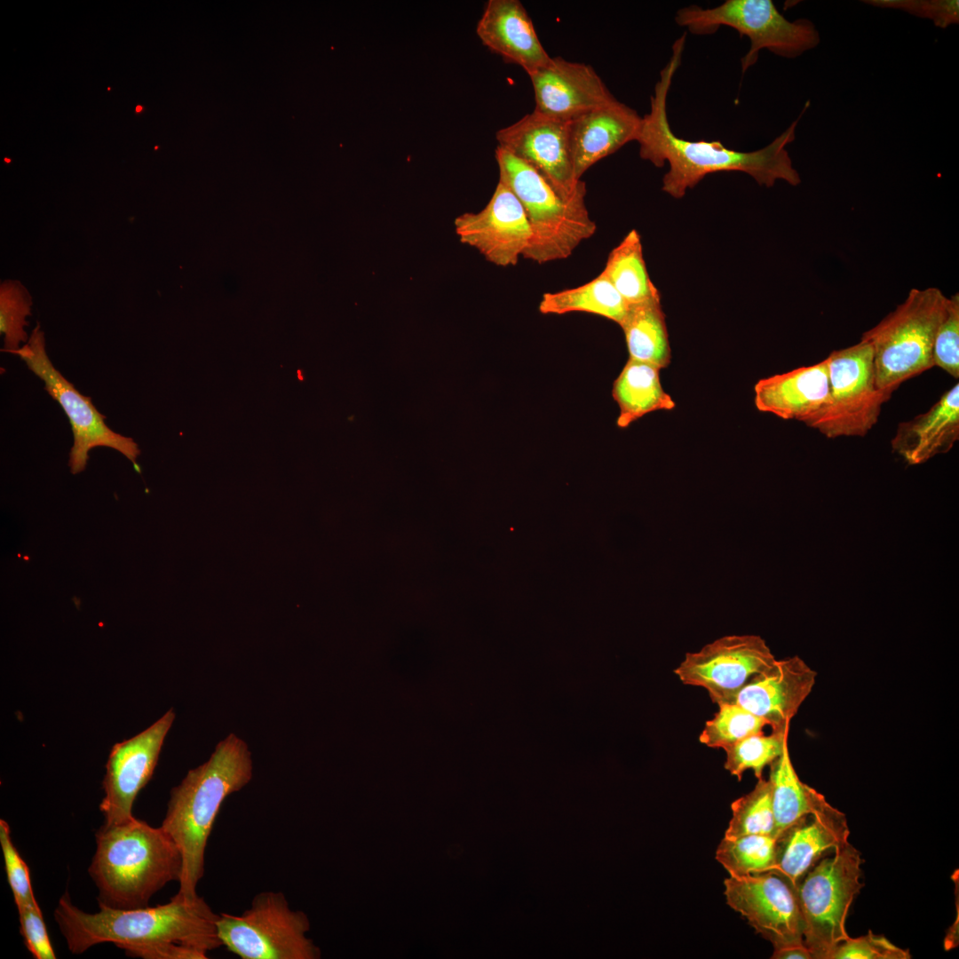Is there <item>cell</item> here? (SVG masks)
I'll return each mask as SVG.
<instances>
[{
	"instance_id": "3957f363",
	"label": "cell",
	"mask_w": 959,
	"mask_h": 959,
	"mask_svg": "<svg viewBox=\"0 0 959 959\" xmlns=\"http://www.w3.org/2000/svg\"><path fill=\"white\" fill-rule=\"evenodd\" d=\"M253 765L247 744L234 733L220 741L209 760L188 771L170 791L161 827L178 846L182 870L178 893L194 900L204 875L209 836L226 798L246 786Z\"/></svg>"
},
{
	"instance_id": "4316f807",
	"label": "cell",
	"mask_w": 959,
	"mask_h": 959,
	"mask_svg": "<svg viewBox=\"0 0 959 959\" xmlns=\"http://www.w3.org/2000/svg\"><path fill=\"white\" fill-rule=\"evenodd\" d=\"M768 781L775 820V836L809 814L820 793L802 782L792 764L789 743L771 765Z\"/></svg>"
},
{
	"instance_id": "6da1fadb",
	"label": "cell",
	"mask_w": 959,
	"mask_h": 959,
	"mask_svg": "<svg viewBox=\"0 0 959 959\" xmlns=\"http://www.w3.org/2000/svg\"><path fill=\"white\" fill-rule=\"evenodd\" d=\"M99 907L88 913L72 903L67 892L59 898L53 915L72 954L113 943L132 957L206 959L222 947L219 914L200 896L186 900L177 892L165 904L131 909Z\"/></svg>"
},
{
	"instance_id": "74e56055",
	"label": "cell",
	"mask_w": 959,
	"mask_h": 959,
	"mask_svg": "<svg viewBox=\"0 0 959 959\" xmlns=\"http://www.w3.org/2000/svg\"><path fill=\"white\" fill-rule=\"evenodd\" d=\"M20 931L27 949L36 959H55L41 908L36 900L17 907Z\"/></svg>"
},
{
	"instance_id": "1f68e13d",
	"label": "cell",
	"mask_w": 959,
	"mask_h": 959,
	"mask_svg": "<svg viewBox=\"0 0 959 959\" xmlns=\"http://www.w3.org/2000/svg\"><path fill=\"white\" fill-rule=\"evenodd\" d=\"M766 725V721L734 702L721 703L705 723L699 741L707 747L725 749L747 736L763 733Z\"/></svg>"
},
{
	"instance_id": "ffe728a7",
	"label": "cell",
	"mask_w": 959,
	"mask_h": 959,
	"mask_svg": "<svg viewBox=\"0 0 959 959\" xmlns=\"http://www.w3.org/2000/svg\"><path fill=\"white\" fill-rule=\"evenodd\" d=\"M642 117L616 99L568 121V141L575 177L638 136Z\"/></svg>"
},
{
	"instance_id": "f1b7e54d",
	"label": "cell",
	"mask_w": 959,
	"mask_h": 959,
	"mask_svg": "<svg viewBox=\"0 0 959 959\" xmlns=\"http://www.w3.org/2000/svg\"><path fill=\"white\" fill-rule=\"evenodd\" d=\"M776 837L747 835L725 837L716 851V860L729 876H743L771 871L775 859Z\"/></svg>"
},
{
	"instance_id": "8d00e7d4",
	"label": "cell",
	"mask_w": 959,
	"mask_h": 959,
	"mask_svg": "<svg viewBox=\"0 0 959 959\" xmlns=\"http://www.w3.org/2000/svg\"><path fill=\"white\" fill-rule=\"evenodd\" d=\"M907 949L900 948L883 935L868 934L842 941L834 949L830 959H909Z\"/></svg>"
},
{
	"instance_id": "cb8c5ba5",
	"label": "cell",
	"mask_w": 959,
	"mask_h": 959,
	"mask_svg": "<svg viewBox=\"0 0 959 959\" xmlns=\"http://www.w3.org/2000/svg\"><path fill=\"white\" fill-rule=\"evenodd\" d=\"M660 370L649 363L627 361L612 388V396L619 408L616 419L619 428H627L649 413L675 408V401L662 385Z\"/></svg>"
},
{
	"instance_id": "f546056e",
	"label": "cell",
	"mask_w": 959,
	"mask_h": 959,
	"mask_svg": "<svg viewBox=\"0 0 959 959\" xmlns=\"http://www.w3.org/2000/svg\"><path fill=\"white\" fill-rule=\"evenodd\" d=\"M732 818L725 837L734 838L747 835L775 836V820L772 803V789L768 780L757 779L754 789L731 804Z\"/></svg>"
},
{
	"instance_id": "4fadbf2b",
	"label": "cell",
	"mask_w": 959,
	"mask_h": 959,
	"mask_svg": "<svg viewBox=\"0 0 959 959\" xmlns=\"http://www.w3.org/2000/svg\"><path fill=\"white\" fill-rule=\"evenodd\" d=\"M498 146L534 168L566 201L585 199L586 186L575 177L568 121L536 111L496 131Z\"/></svg>"
},
{
	"instance_id": "44dd1931",
	"label": "cell",
	"mask_w": 959,
	"mask_h": 959,
	"mask_svg": "<svg viewBox=\"0 0 959 959\" xmlns=\"http://www.w3.org/2000/svg\"><path fill=\"white\" fill-rule=\"evenodd\" d=\"M476 34L488 50L505 62L519 65L528 75L551 59L519 0H489L477 23Z\"/></svg>"
},
{
	"instance_id": "f35d334b",
	"label": "cell",
	"mask_w": 959,
	"mask_h": 959,
	"mask_svg": "<svg viewBox=\"0 0 959 959\" xmlns=\"http://www.w3.org/2000/svg\"><path fill=\"white\" fill-rule=\"evenodd\" d=\"M773 959H813L804 943L791 944L773 948Z\"/></svg>"
},
{
	"instance_id": "603a6c76",
	"label": "cell",
	"mask_w": 959,
	"mask_h": 959,
	"mask_svg": "<svg viewBox=\"0 0 959 959\" xmlns=\"http://www.w3.org/2000/svg\"><path fill=\"white\" fill-rule=\"evenodd\" d=\"M959 440V384L946 391L930 409L900 423L892 450L909 464L927 462L951 450Z\"/></svg>"
},
{
	"instance_id": "d590c367",
	"label": "cell",
	"mask_w": 959,
	"mask_h": 959,
	"mask_svg": "<svg viewBox=\"0 0 959 959\" xmlns=\"http://www.w3.org/2000/svg\"><path fill=\"white\" fill-rule=\"evenodd\" d=\"M879 8L896 9L915 17L928 19L934 26L947 28L959 23L958 0H864Z\"/></svg>"
},
{
	"instance_id": "ac0fdd59",
	"label": "cell",
	"mask_w": 959,
	"mask_h": 959,
	"mask_svg": "<svg viewBox=\"0 0 959 959\" xmlns=\"http://www.w3.org/2000/svg\"><path fill=\"white\" fill-rule=\"evenodd\" d=\"M528 76L535 111L554 119L567 122L615 99L590 66L561 57L551 58Z\"/></svg>"
},
{
	"instance_id": "d4e9b609",
	"label": "cell",
	"mask_w": 959,
	"mask_h": 959,
	"mask_svg": "<svg viewBox=\"0 0 959 959\" xmlns=\"http://www.w3.org/2000/svg\"><path fill=\"white\" fill-rule=\"evenodd\" d=\"M629 352V359L652 364L660 369L671 360L665 314L660 297L629 305L620 324Z\"/></svg>"
},
{
	"instance_id": "2e32d148",
	"label": "cell",
	"mask_w": 959,
	"mask_h": 959,
	"mask_svg": "<svg viewBox=\"0 0 959 959\" xmlns=\"http://www.w3.org/2000/svg\"><path fill=\"white\" fill-rule=\"evenodd\" d=\"M454 226L462 243L502 267L516 266L532 238L522 204L500 180L485 208L456 217Z\"/></svg>"
},
{
	"instance_id": "52a82bcc",
	"label": "cell",
	"mask_w": 959,
	"mask_h": 959,
	"mask_svg": "<svg viewBox=\"0 0 959 959\" xmlns=\"http://www.w3.org/2000/svg\"><path fill=\"white\" fill-rule=\"evenodd\" d=\"M862 859L849 842L822 857L798 881L794 892L803 920V940L813 959H830L849 935L845 921L862 887Z\"/></svg>"
},
{
	"instance_id": "d6986e66",
	"label": "cell",
	"mask_w": 959,
	"mask_h": 959,
	"mask_svg": "<svg viewBox=\"0 0 959 959\" xmlns=\"http://www.w3.org/2000/svg\"><path fill=\"white\" fill-rule=\"evenodd\" d=\"M816 678L817 672L798 656L776 660L753 677L733 702L766 721L773 731L783 730L812 693Z\"/></svg>"
},
{
	"instance_id": "7c38bea8",
	"label": "cell",
	"mask_w": 959,
	"mask_h": 959,
	"mask_svg": "<svg viewBox=\"0 0 959 959\" xmlns=\"http://www.w3.org/2000/svg\"><path fill=\"white\" fill-rule=\"evenodd\" d=\"M776 661L757 635H729L687 653L674 670L684 685L704 688L716 704L733 702L738 692Z\"/></svg>"
},
{
	"instance_id": "e575fe53",
	"label": "cell",
	"mask_w": 959,
	"mask_h": 959,
	"mask_svg": "<svg viewBox=\"0 0 959 959\" xmlns=\"http://www.w3.org/2000/svg\"><path fill=\"white\" fill-rule=\"evenodd\" d=\"M0 845L7 881L16 907L36 900L33 892L29 868L12 842L9 824L3 819L0 820Z\"/></svg>"
},
{
	"instance_id": "b9f144b4",
	"label": "cell",
	"mask_w": 959,
	"mask_h": 959,
	"mask_svg": "<svg viewBox=\"0 0 959 959\" xmlns=\"http://www.w3.org/2000/svg\"><path fill=\"white\" fill-rule=\"evenodd\" d=\"M4 160H5V162H10V159H8V158H5Z\"/></svg>"
},
{
	"instance_id": "83f0119b",
	"label": "cell",
	"mask_w": 959,
	"mask_h": 959,
	"mask_svg": "<svg viewBox=\"0 0 959 959\" xmlns=\"http://www.w3.org/2000/svg\"><path fill=\"white\" fill-rule=\"evenodd\" d=\"M602 273L628 305L660 297L648 275L640 236L635 229L610 252Z\"/></svg>"
},
{
	"instance_id": "5b68a950",
	"label": "cell",
	"mask_w": 959,
	"mask_h": 959,
	"mask_svg": "<svg viewBox=\"0 0 959 959\" xmlns=\"http://www.w3.org/2000/svg\"><path fill=\"white\" fill-rule=\"evenodd\" d=\"M499 180L523 206L532 238L523 257L538 264L568 258L597 228L585 199L566 201L534 168L497 146Z\"/></svg>"
},
{
	"instance_id": "e0dca14e",
	"label": "cell",
	"mask_w": 959,
	"mask_h": 959,
	"mask_svg": "<svg viewBox=\"0 0 959 959\" xmlns=\"http://www.w3.org/2000/svg\"><path fill=\"white\" fill-rule=\"evenodd\" d=\"M845 815L820 794L812 811L776 838L771 872L784 877L794 888L822 857L848 843Z\"/></svg>"
},
{
	"instance_id": "9c48e42d",
	"label": "cell",
	"mask_w": 959,
	"mask_h": 959,
	"mask_svg": "<svg viewBox=\"0 0 959 959\" xmlns=\"http://www.w3.org/2000/svg\"><path fill=\"white\" fill-rule=\"evenodd\" d=\"M826 361L828 400L804 424L828 439L865 436L877 423L882 405L892 397L876 386L871 345L860 339L833 351Z\"/></svg>"
},
{
	"instance_id": "8fae6325",
	"label": "cell",
	"mask_w": 959,
	"mask_h": 959,
	"mask_svg": "<svg viewBox=\"0 0 959 959\" xmlns=\"http://www.w3.org/2000/svg\"><path fill=\"white\" fill-rule=\"evenodd\" d=\"M28 368L44 383V388L58 401L67 415L73 432L74 443L70 449L68 465L73 474L83 472L89 452L96 447L113 448L134 465L140 473L137 458L139 448L131 437L110 429L105 416L93 405L91 399L81 394L54 367L46 352L45 338L40 323L32 331L28 341L17 351Z\"/></svg>"
},
{
	"instance_id": "836d02e7",
	"label": "cell",
	"mask_w": 959,
	"mask_h": 959,
	"mask_svg": "<svg viewBox=\"0 0 959 959\" xmlns=\"http://www.w3.org/2000/svg\"><path fill=\"white\" fill-rule=\"evenodd\" d=\"M933 365L954 378L959 377V295L947 297L944 315L932 344Z\"/></svg>"
},
{
	"instance_id": "484cf974",
	"label": "cell",
	"mask_w": 959,
	"mask_h": 959,
	"mask_svg": "<svg viewBox=\"0 0 959 959\" xmlns=\"http://www.w3.org/2000/svg\"><path fill=\"white\" fill-rule=\"evenodd\" d=\"M538 308L543 314L573 312L592 313L620 325L628 313L629 305L609 279L601 273L579 287L544 293Z\"/></svg>"
},
{
	"instance_id": "277c9868",
	"label": "cell",
	"mask_w": 959,
	"mask_h": 959,
	"mask_svg": "<svg viewBox=\"0 0 959 959\" xmlns=\"http://www.w3.org/2000/svg\"><path fill=\"white\" fill-rule=\"evenodd\" d=\"M95 839L88 873L98 888L99 904L119 909L147 907L167 884L179 881L180 852L161 826L133 816L103 824Z\"/></svg>"
},
{
	"instance_id": "60d3db41",
	"label": "cell",
	"mask_w": 959,
	"mask_h": 959,
	"mask_svg": "<svg viewBox=\"0 0 959 959\" xmlns=\"http://www.w3.org/2000/svg\"><path fill=\"white\" fill-rule=\"evenodd\" d=\"M142 109H143V107H142V106H140V105H138V106L136 107V108H135V111H136V113H139V112H141V111H142Z\"/></svg>"
},
{
	"instance_id": "9a60e30c",
	"label": "cell",
	"mask_w": 959,
	"mask_h": 959,
	"mask_svg": "<svg viewBox=\"0 0 959 959\" xmlns=\"http://www.w3.org/2000/svg\"><path fill=\"white\" fill-rule=\"evenodd\" d=\"M174 718L170 709L143 732L112 747L102 781L105 796L99 804L104 824H118L133 817V803L155 772Z\"/></svg>"
},
{
	"instance_id": "8992f818",
	"label": "cell",
	"mask_w": 959,
	"mask_h": 959,
	"mask_svg": "<svg viewBox=\"0 0 959 959\" xmlns=\"http://www.w3.org/2000/svg\"><path fill=\"white\" fill-rule=\"evenodd\" d=\"M947 297L938 288L911 289L906 299L861 340L874 353L877 389L892 394L905 381L934 367L932 344Z\"/></svg>"
},
{
	"instance_id": "ab89813d",
	"label": "cell",
	"mask_w": 959,
	"mask_h": 959,
	"mask_svg": "<svg viewBox=\"0 0 959 959\" xmlns=\"http://www.w3.org/2000/svg\"><path fill=\"white\" fill-rule=\"evenodd\" d=\"M297 378H298L299 380H304V376H302V374H301V370H300V369H298V370L297 371Z\"/></svg>"
},
{
	"instance_id": "4dcf8cb0",
	"label": "cell",
	"mask_w": 959,
	"mask_h": 959,
	"mask_svg": "<svg viewBox=\"0 0 959 959\" xmlns=\"http://www.w3.org/2000/svg\"><path fill=\"white\" fill-rule=\"evenodd\" d=\"M789 727L747 736L726 748L725 768L741 781L745 771L752 770L757 779L762 778L765 766L770 765L782 753L788 742Z\"/></svg>"
},
{
	"instance_id": "d6a6232c",
	"label": "cell",
	"mask_w": 959,
	"mask_h": 959,
	"mask_svg": "<svg viewBox=\"0 0 959 959\" xmlns=\"http://www.w3.org/2000/svg\"><path fill=\"white\" fill-rule=\"evenodd\" d=\"M32 298L19 281H5L0 285V332L4 335L2 351L13 353L20 343L28 341L24 329L31 315Z\"/></svg>"
},
{
	"instance_id": "30bf717a",
	"label": "cell",
	"mask_w": 959,
	"mask_h": 959,
	"mask_svg": "<svg viewBox=\"0 0 959 959\" xmlns=\"http://www.w3.org/2000/svg\"><path fill=\"white\" fill-rule=\"evenodd\" d=\"M218 934L228 951L242 959H312L318 949L306 938L309 921L290 908L281 892H262L239 915L221 913Z\"/></svg>"
},
{
	"instance_id": "7a4b0ae2",
	"label": "cell",
	"mask_w": 959,
	"mask_h": 959,
	"mask_svg": "<svg viewBox=\"0 0 959 959\" xmlns=\"http://www.w3.org/2000/svg\"><path fill=\"white\" fill-rule=\"evenodd\" d=\"M686 35H682L672 45V54L660 73L654 94L650 98V111L642 117L637 138L639 155L661 168L670 165L662 178V191L674 198L683 197L687 189L694 187L705 176L719 171H742L761 186L771 187L781 179L791 186L801 183L793 167L786 147L796 138V128L801 115L781 135L765 147L741 152L729 149L721 141L687 140L675 135L667 115V99L675 73L681 64Z\"/></svg>"
},
{
	"instance_id": "5bb4252c",
	"label": "cell",
	"mask_w": 959,
	"mask_h": 959,
	"mask_svg": "<svg viewBox=\"0 0 959 959\" xmlns=\"http://www.w3.org/2000/svg\"><path fill=\"white\" fill-rule=\"evenodd\" d=\"M727 905L770 941L773 948L804 943L803 920L794 888L781 876L767 871L724 881Z\"/></svg>"
},
{
	"instance_id": "7402d4cb",
	"label": "cell",
	"mask_w": 959,
	"mask_h": 959,
	"mask_svg": "<svg viewBox=\"0 0 959 959\" xmlns=\"http://www.w3.org/2000/svg\"><path fill=\"white\" fill-rule=\"evenodd\" d=\"M754 393L755 406L760 412L804 423L828 400L827 361L762 378L755 384Z\"/></svg>"
},
{
	"instance_id": "ba28073f",
	"label": "cell",
	"mask_w": 959,
	"mask_h": 959,
	"mask_svg": "<svg viewBox=\"0 0 959 959\" xmlns=\"http://www.w3.org/2000/svg\"><path fill=\"white\" fill-rule=\"evenodd\" d=\"M676 23L693 35H710L720 27L746 36L750 48L741 59L744 74L758 59L761 50L794 59L818 46L819 30L808 19L787 20L772 0H726L714 8L691 5L677 11Z\"/></svg>"
}]
</instances>
